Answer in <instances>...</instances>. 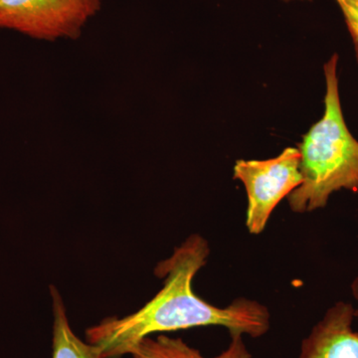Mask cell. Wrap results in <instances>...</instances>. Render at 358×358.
I'll use <instances>...</instances> for the list:
<instances>
[{"label": "cell", "mask_w": 358, "mask_h": 358, "mask_svg": "<svg viewBox=\"0 0 358 358\" xmlns=\"http://www.w3.org/2000/svg\"><path fill=\"white\" fill-rule=\"evenodd\" d=\"M285 2H291V1H312V0H282Z\"/></svg>", "instance_id": "30bf717a"}, {"label": "cell", "mask_w": 358, "mask_h": 358, "mask_svg": "<svg viewBox=\"0 0 358 358\" xmlns=\"http://www.w3.org/2000/svg\"><path fill=\"white\" fill-rule=\"evenodd\" d=\"M350 289H352L353 298L358 301V275L353 280ZM355 319H358V310H355Z\"/></svg>", "instance_id": "9c48e42d"}, {"label": "cell", "mask_w": 358, "mask_h": 358, "mask_svg": "<svg viewBox=\"0 0 358 358\" xmlns=\"http://www.w3.org/2000/svg\"><path fill=\"white\" fill-rule=\"evenodd\" d=\"M102 8V0H0V29L30 38L77 40Z\"/></svg>", "instance_id": "277c9868"}, {"label": "cell", "mask_w": 358, "mask_h": 358, "mask_svg": "<svg viewBox=\"0 0 358 358\" xmlns=\"http://www.w3.org/2000/svg\"><path fill=\"white\" fill-rule=\"evenodd\" d=\"M355 308L338 301L303 339L299 358H358V333L353 331Z\"/></svg>", "instance_id": "5b68a950"}, {"label": "cell", "mask_w": 358, "mask_h": 358, "mask_svg": "<svg viewBox=\"0 0 358 358\" xmlns=\"http://www.w3.org/2000/svg\"><path fill=\"white\" fill-rule=\"evenodd\" d=\"M209 255L208 241L201 235H190L174 248L173 255L155 267V275L164 279L159 293L131 315L107 317L89 327L86 341L100 348L103 358H120L152 334L194 327H223L229 334L262 338L271 329V313L266 306L239 298L219 308L193 291V280Z\"/></svg>", "instance_id": "6da1fadb"}, {"label": "cell", "mask_w": 358, "mask_h": 358, "mask_svg": "<svg viewBox=\"0 0 358 358\" xmlns=\"http://www.w3.org/2000/svg\"><path fill=\"white\" fill-rule=\"evenodd\" d=\"M53 308L52 358H103L100 348L82 341L73 331L62 296L56 287H50Z\"/></svg>", "instance_id": "52a82bcc"}, {"label": "cell", "mask_w": 358, "mask_h": 358, "mask_svg": "<svg viewBox=\"0 0 358 358\" xmlns=\"http://www.w3.org/2000/svg\"><path fill=\"white\" fill-rule=\"evenodd\" d=\"M301 152L287 148L268 159H238L233 178L243 183L247 193L246 227L250 234L264 232L271 215L282 199L301 183Z\"/></svg>", "instance_id": "3957f363"}, {"label": "cell", "mask_w": 358, "mask_h": 358, "mask_svg": "<svg viewBox=\"0 0 358 358\" xmlns=\"http://www.w3.org/2000/svg\"><path fill=\"white\" fill-rule=\"evenodd\" d=\"M352 35L358 62V0H336Z\"/></svg>", "instance_id": "ba28073f"}, {"label": "cell", "mask_w": 358, "mask_h": 358, "mask_svg": "<svg viewBox=\"0 0 358 358\" xmlns=\"http://www.w3.org/2000/svg\"><path fill=\"white\" fill-rule=\"evenodd\" d=\"M338 54L324 64V112L303 136L301 152V183L288 196L294 213L324 208L329 197L339 190L358 193V141L350 133L339 98Z\"/></svg>", "instance_id": "7a4b0ae2"}, {"label": "cell", "mask_w": 358, "mask_h": 358, "mask_svg": "<svg viewBox=\"0 0 358 358\" xmlns=\"http://www.w3.org/2000/svg\"><path fill=\"white\" fill-rule=\"evenodd\" d=\"M133 358H207L196 348L188 345L183 339L160 334L157 338L141 339L129 352ZM211 358H252L244 343L243 334H230L227 348L217 357Z\"/></svg>", "instance_id": "8992f818"}]
</instances>
